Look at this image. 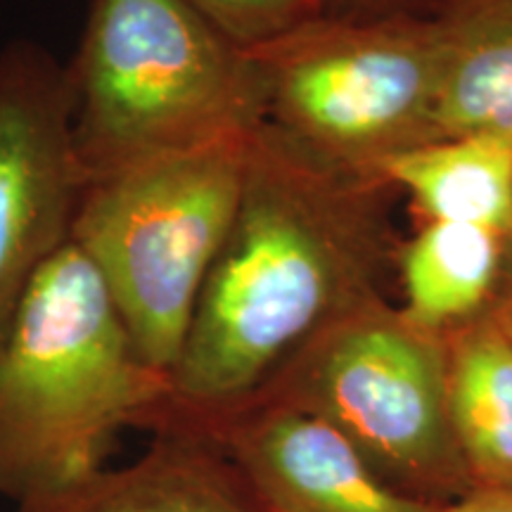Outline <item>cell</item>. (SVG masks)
<instances>
[{
    "instance_id": "cell-1",
    "label": "cell",
    "mask_w": 512,
    "mask_h": 512,
    "mask_svg": "<svg viewBox=\"0 0 512 512\" xmlns=\"http://www.w3.org/2000/svg\"><path fill=\"white\" fill-rule=\"evenodd\" d=\"M396 197L382 174L344 169L256 124L233 226L147 434L247 401L332 320L384 294Z\"/></svg>"
},
{
    "instance_id": "cell-2",
    "label": "cell",
    "mask_w": 512,
    "mask_h": 512,
    "mask_svg": "<svg viewBox=\"0 0 512 512\" xmlns=\"http://www.w3.org/2000/svg\"><path fill=\"white\" fill-rule=\"evenodd\" d=\"M171 394L140 358L98 273L67 245L0 337V498L24 505L110 465Z\"/></svg>"
},
{
    "instance_id": "cell-3",
    "label": "cell",
    "mask_w": 512,
    "mask_h": 512,
    "mask_svg": "<svg viewBox=\"0 0 512 512\" xmlns=\"http://www.w3.org/2000/svg\"><path fill=\"white\" fill-rule=\"evenodd\" d=\"M67 79L83 183L264 121L245 48L188 0H91Z\"/></svg>"
},
{
    "instance_id": "cell-4",
    "label": "cell",
    "mask_w": 512,
    "mask_h": 512,
    "mask_svg": "<svg viewBox=\"0 0 512 512\" xmlns=\"http://www.w3.org/2000/svg\"><path fill=\"white\" fill-rule=\"evenodd\" d=\"M249 131L83 185L72 245L98 273L140 358L169 380L233 226Z\"/></svg>"
},
{
    "instance_id": "cell-5",
    "label": "cell",
    "mask_w": 512,
    "mask_h": 512,
    "mask_svg": "<svg viewBox=\"0 0 512 512\" xmlns=\"http://www.w3.org/2000/svg\"><path fill=\"white\" fill-rule=\"evenodd\" d=\"M261 119L361 174L444 138L434 17L311 15L245 48Z\"/></svg>"
},
{
    "instance_id": "cell-6",
    "label": "cell",
    "mask_w": 512,
    "mask_h": 512,
    "mask_svg": "<svg viewBox=\"0 0 512 512\" xmlns=\"http://www.w3.org/2000/svg\"><path fill=\"white\" fill-rule=\"evenodd\" d=\"M247 401L325 420L389 484L434 508L472 491L448 415L446 335L384 294L332 320Z\"/></svg>"
},
{
    "instance_id": "cell-7",
    "label": "cell",
    "mask_w": 512,
    "mask_h": 512,
    "mask_svg": "<svg viewBox=\"0 0 512 512\" xmlns=\"http://www.w3.org/2000/svg\"><path fill=\"white\" fill-rule=\"evenodd\" d=\"M67 64L29 38L0 48V337L64 247L83 192Z\"/></svg>"
},
{
    "instance_id": "cell-8",
    "label": "cell",
    "mask_w": 512,
    "mask_h": 512,
    "mask_svg": "<svg viewBox=\"0 0 512 512\" xmlns=\"http://www.w3.org/2000/svg\"><path fill=\"white\" fill-rule=\"evenodd\" d=\"M166 430L214 441L273 512H439L389 484L344 434L299 408L245 401L169 418L152 434Z\"/></svg>"
},
{
    "instance_id": "cell-9",
    "label": "cell",
    "mask_w": 512,
    "mask_h": 512,
    "mask_svg": "<svg viewBox=\"0 0 512 512\" xmlns=\"http://www.w3.org/2000/svg\"><path fill=\"white\" fill-rule=\"evenodd\" d=\"M12 512H273L214 441L192 432L150 434L126 465Z\"/></svg>"
},
{
    "instance_id": "cell-10",
    "label": "cell",
    "mask_w": 512,
    "mask_h": 512,
    "mask_svg": "<svg viewBox=\"0 0 512 512\" xmlns=\"http://www.w3.org/2000/svg\"><path fill=\"white\" fill-rule=\"evenodd\" d=\"M401 309L425 328L448 332L494 309L512 268V245L498 230L422 221L394 254Z\"/></svg>"
},
{
    "instance_id": "cell-11",
    "label": "cell",
    "mask_w": 512,
    "mask_h": 512,
    "mask_svg": "<svg viewBox=\"0 0 512 512\" xmlns=\"http://www.w3.org/2000/svg\"><path fill=\"white\" fill-rule=\"evenodd\" d=\"M448 415L472 489H512V342L489 313L444 332Z\"/></svg>"
},
{
    "instance_id": "cell-12",
    "label": "cell",
    "mask_w": 512,
    "mask_h": 512,
    "mask_svg": "<svg viewBox=\"0 0 512 512\" xmlns=\"http://www.w3.org/2000/svg\"><path fill=\"white\" fill-rule=\"evenodd\" d=\"M382 176L403 192L422 221L512 228V138L458 133L396 157Z\"/></svg>"
},
{
    "instance_id": "cell-13",
    "label": "cell",
    "mask_w": 512,
    "mask_h": 512,
    "mask_svg": "<svg viewBox=\"0 0 512 512\" xmlns=\"http://www.w3.org/2000/svg\"><path fill=\"white\" fill-rule=\"evenodd\" d=\"M434 22L444 60V136L512 138V0H446Z\"/></svg>"
},
{
    "instance_id": "cell-14",
    "label": "cell",
    "mask_w": 512,
    "mask_h": 512,
    "mask_svg": "<svg viewBox=\"0 0 512 512\" xmlns=\"http://www.w3.org/2000/svg\"><path fill=\"white\" fill-rule=\"evenodd\" d=\"M235 46L254 48L316 15L309 0H188Z\"/></svg>"
},
{
    "instance_id": "cell-15",
    "label": "cell",
    "mask_w": 512,
    "mask_h": 512,
    "mask_svg": "<svg viewBox=\"0 0 512 512\" xmlns=\"http://www.w3.org/2000/svg\"><path fill=\"white\" fill-rule=\"evenodd\" d=\"M316 15L335 17H434L446 0H309Z\"/></svg>"
},
{
    "instance_id": "cell-16",
    "label": "cell",
    "mask_w": 512,
    "mask_h": 512,
    "mask_svg": "<svg viewBox=\"0 0 512 512\" xmlns=\"http://www.w3.org/2000/svg\"><path fill=\"white\" fill-rule=\"evenodd\" d=\"M439 512H512V489H472Z\"/></svg>"
},
{
    "instance_id": "cell-17",
    "label": "cell",
    "mask_w": 512,
    "mask_h": 512,
    "mask_svg": "<svg viewBox=\"0 0 512 512\" xmlns=\"http://www.w3.org/2000/svg\"><path fill=\"white\" fill-rule=\"evenodd\" d=\"M491 316L496 318V323L501 325L503 332L512 342V268H510L508 278H505L501 292H498L494 309H491Z\"/></svg>"
},
{
    "instance_id": "cell-18",
    "label": "cell",
    "mask_w": 512,
    "mask_h": 512,
    "mask_svg": "<svg viewBox=\"0 0 512 512\" xmlns=\"http://www.w3.org/2000/svg\"><path fill=\"white\" fill-rule=\"evenodd\" d=\"M510 245H512V228H510Z\"/></svg>"
}]
</instances>
